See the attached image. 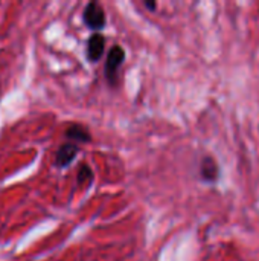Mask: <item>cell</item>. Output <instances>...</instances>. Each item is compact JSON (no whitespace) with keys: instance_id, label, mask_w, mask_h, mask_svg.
Listing matches in <instances>:
<instances>
[{"instance_id":"ba28073f","label":"cell","mask_w":259,"mask_h":261,"mask_svg":"<svg viewBox=\"0 0 259 261\" xmlns=\"http://www.w3.org/2000/svg\"><path fill=\"white\" fill-rule=\"evenodd\" d=\"M143 5H145L147 8H150L151 11H154V9L157 8V3H154V2H143Z\"/></svg>"},{"instance_id":"5b68a950","label":"cell","mask_w":259,"mask_h":261,"mask_svg":"<svg viewBox=\"0 0 259 261\" xmlns=\"http://www.w3.org/2000/svg\"><path fill=\"white\" fill-rule=\"evenodd\" d=\"M66 138L67 139H72V141H76V142H89L90 141V133L89 130L81 125V124H72L69 125V128L66 130Z\"/></svg>"},{"instance_id":"7a4b0ae2","label":"cell","mask_w":259,"mask_h":261,"mask_svg":"<svg viewBox=\"0 0 259 261\" xmlns=\"http://www.w3.org/2000/svg\"><path fill=\"white\" fill-rule=\"evenodd\" d=\"M82 20L84 23L90 28V29H102L105 26V12L104 8L98 3V2H90L82 14Z\"/></svg>"},{"instance_id":"52a82bcc","label":"cell","mask_w":259,"mask_h":261,"mask_svg":"<svg viewBox=\"0 0 259 261\" xmlns=\"http://www.w3.org/2000/svg\"><path fill=\"white\" fill-rule=\"evenodd\" d=\"M92 179H93V173H92L90 167L85 165V164L81 165V167H79V171H78V177H76L78 184H79V185H82V184H90Z\"/></svg>"},{"instance_id":"277c9868","label":"cell","mask_w":259,"mask_h":261,"mask_svg":"<svg viewBox=\"0 0 259 261\" xmlns=\"http://www.w3.org/2000/svg\"><path fill=\"white\" fill-rule=\"evenodd\" d=\"M105 49V38L101 34H93L87 41V57L90 61H98Z\"/></svg>"},{"instance_id":"8992f818","label":"cell","mask_w":259,"mask_h":261,"mask_svg":"<svg viewBox=\"0 0 259 261\" xmlns=\"http://www.w3.org/2000/svg\"><path fill=\"white\" fill-rule=\"evenodd\" d=\"M200 171L205 180L214 182L218 177V165L214 161V158H203L202 165H200Z\"/></svg>"},{"instance_id":"6da1fadb","label":"cell","mask_w":259,"mask_h":261,"mask_svg":"<svg viewBox=\"0 0 259 261\" xmlns=\"http://www.w3.org/2000/svg\"><path fill=\"white\" fill-rule=\"evenodd\" d=\"M125 58V52L119 44H114L111 47V50L107 55V61H105V76L108 80L110 84L116 83V76H118V70L122 66Z\"/></svg>"},{"instance_id":"3957f363","label":"cell","mask_w":259,"mask_h":261,"mask_svg":"<svg viewBox=\"0 0 259 261\" xmlns=\"http://www.w3.org/2000/svg\"><path fill=\"white\" fill-rule=\"evenodd\" d=\"M78 151H79L78 147L73 145V144H64V145H61L58 148L56 154H55V164H56V167H60V168L69 167L73 162V159L76 158Z\"/></svg>"}]
</instances>
